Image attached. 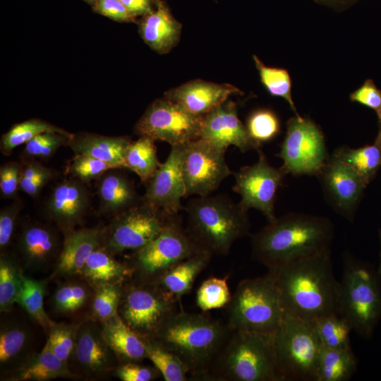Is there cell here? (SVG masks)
<instances>
[{"instance_id": "obj_1", "label": "cell", "mask_w": 381, "mask_h": 381, "mask_svg": "<svg viewBox=\"0 0 381 381\" xmlns=\"http://www.w3.org/2000/svg\"><path fill=\"white\" fill-rule=\"evenodd\" d=\"M286 313L312 321L338 313L339 282L331 248L269 270Z\"/></svg>"}, {"instance_id": "obj_2", "label": "cell", "mask_w": 381, "mask_h": 381, "mask_svg": "<svg viewBox=\"0 0 381 381\" xmlns=\"http://www.w3.org/2000/svg\"><path fill=\"white\" fill-rule=\"evenodd\" d=\"M333 237V224L327 218L290 212L252 236V253L271 270L330 249Z\"/></svg>"}, {"instance_id": "obj_3", "label": "cell", "mask_w": 381, "mask_h": 381, "mask_svg": "<svg viewBox=\"0 0 381 381\" xmlns=\"http://www.w3.org/2000/svg\"><path fill=\"white\" fill-rule=\"evenodd\" d=\"M230 329L210 317L177 310L154 337L174 353L190 377L206 380L208 371Z\"/></svg>"}, {"instance_id": "obj_4", "label": "cell", "mask_w": 381, "mask_h": 381, "mask_svg": "<svg viewBox=\"0 0 381 381\" xmlns=\"http://www.w3.org/2000/svg\"><path fill=\"white\" fill-rule=\"evenodd\" d=\"M186 230L203 250L226 255L232 244L249 234L248 211L225 195L198 196L190 200Z\"/></svg>"}, {"instance_id": "obj_5", "label": "cell", "mask_w": 381, "mask_h": 381, "mask_svg": "<svg viewBox=\"0 0 381 381\" xmlns=\"http://www.w3.org/2000/svg\"><path fill=\"white\" fill-rule=\"evenodd\" d=\"M206 380L282 381L273 334L230 329Z\"/></svg>"}, {"instance_id": "obj_6", "label": "cell", "mask_w": 381, "mask_h": 381, "mask_svg": "<svg viewBox=\"0 0 381 381\" xmlns=\"http://www.w3.org/2000/svg\"><path fill=\"white\" fill-rule=\"evenodd\" d=\"M226 307V325L231 330L274 334L285 313L279 289L269 272L240 282Z\"/></svg>"}, {"instance_id": "obj_7", "label": "cell", "mask_w": 381, "mask_h": 381, "mask_svg": "<svg viewBox=\"0 0 381 381\" xmlns=\"http://www.w3.org/2000/svg\"><path fill=\"white\" fill-rule=\"evenodd\" d=\"M339 283L338 313L358 334L370 337L381 318L377 276L366 265L346 255Z\"/></svg>"}, {"instance_id": "obj_8", "label": "cell", "mask_w": 381, "mask_h": 381, "mask_svg": "<svg viewBox=\"0 0 381 381\" xmlns=\"http://www.w3.org/2000/svg\"><path fill=\"white\" fill-rule=\"evenodd\" d=\"M273 343L282 381H315L322 346L310 321L285 312Z\"/></svg>"}, {"instance_id": "obj_9", "label": "cell", "mask_w": 381, "mask_h": 381, "mask_svg": "<svg viewBox=\"0 0 381 381\" xmlns=\"http://www.w3.org/2000/svg\"><path fill=\"white\" fill-rule=\"evenodd\" d=\"M203 250L183 226L179 214H169L165 224L152 241L133 251L126 262L133 277L154 282L171 267Z\"/></svg>"}, {"instance_id": "obj_10", "label": "cell", "mask_w": 381, "mask_h": 381, "mask_svg": "<svg viewBox=\"0 0 381 381\" xmlns=\"http://www.w3.org/2000/svg\"><path fill=\"white\" fill-rule=\"evenodd\" d=\"M179 301L157 284L132 277L123 284L118 313L141 337H154Z\"/></svg>"}, {"instance_id": "obj_11", "label": "cell", "mask_w": 381, "mask_h": 381, "mask_svg": "<svg viewBox=\"0 0 381 381\" xmlns=\"http://www.w3.org/2000/svg\"><path fill=\"white\" fill-rule=\"evenodd\" d=\"M285 173L298 176H317L328 158L323 133L311 120L301 116L291 118L277 155Z\"/></svg>"}, {"instance_id": "obj_12", "label": "cell", "mask_w": 381, "mask_h": 381, "mask_svg": "<svg viewBox=\"0 0 381 381\" xmlns=\"http://www.w3.org/2000/svg\"><path fill=\"white\" fill-rule=\"evenodd\" d=\"M168 215L141 202L102 228L100 246L114 255L139 250L158 236Z\"/></svg>"}, {"instance_id": "obj_13", "label": "cell", "mask_w": 381, "mask_h": 381, "mask_svg": "<svg viewBox=\"0 0 381 381\" xmlns=\"http://www.w3.org/2000/svg\"><path fill=\"white\" fill-rule=\"evenodd\" d=\"M202 116L164 98L155 100L138 121L134 131L140 136L183 145L200 138Z\"/></svg>"}, {"instance_id": "obj_14", "label": "cell", "mask_w": 381, "mask_h": 381, "mask_svg": "<svg viewBox=\"0 0 381 381\" xmlns=\"http://www.w3.org/2000/svg\"><path fill=\"white\" fill-rule=\"evenodd\" d=\"M181 170L186 197L209 195L231 174L225 152L202 138L183 145Z\"/></svg>"}, {"instance_id": "obj_15", "label": "cell", "mask_w": 381, "mask_h": 381, "mask_svg": "<svg viewBox=\"0 0 381 381\" xmlns=\"http://www.w3.org/2000/svg\"><path fill=\"white\" fill-rule=\"evenodd\" d=\"M258 160L234 172L233 190L241 196L238 204L246 210H259L267 219L274 221L277 192L286 174L282 167L270 165L265 155L258 149Z\"/></svg>"}, {"instance_id": "obj_16", "label": "cell", "mask_w": 381, "mask_h": 381, "mask_svg": "<svg viewBox=\"0 0 381 381\" xmlns=\"http://www.w3.org/2000/svg\"><path fill=\"white\" fill-rule=\"evenodd\" d=\"M119 363L103 336L101 323L87 316L78 322L75 346L68 362L76 380H104L113 375Z\"/></svg>"}, {"instance_id": "obj_17", "label": "cell", "mask_w": 381, "mask_h": 381, "mask_svg": "<svg viewBox=\"0 0 381 381\" xmlns=\"http://www.w3.org/2000/svg\"><path fill=\"white\" fill-rule=\"evenodd\" d=\"M183 145L171 146L166 161L146 183V191L141 198L142 202L167 214H179L185 207L181 204L186 192L181 170Z\"/></svg>"}, {"instance_id": "obj_18", "label": "cell", "mask_w": 381, "mask_h": 381, "mask_svg": "<svg viewBox=\"0 0 381 381\" xmlns=\"http://www.w3.org/2000/svg\"><path fill=\"white\" fill-rule=\"evenodd\" d=\"M325 196L339 214L353 219L367 185L349 166L333 155L318 174Z\"/></svg>"}, {"instance_id": "obj_19", "label": "cell", "mask_w": 381, "mask_h": 381, "mask_svg": "<svg viewBox=\"0 0 381 381\" xmlns=\"http://www.w3.org/2000/svg\"><path fill=\"white\" fill-rule=\"evenodd\" d=\"M57 229L35 222L23 224L17 242L23 270L42 272L54 269L63 245Z\"/></svg>"}, {"instance_id": "obj_20", "label": "cell", "mask_w": 381, "mask_h": 381, "mask_svg": "<svg viewBox=\"0 0 381 381\" xmlns=\"http://www.w3.org/2000/svg\"><path fill=\"white\" fill-rule=\"evenodd\" d=\"M200 138L224 152L231 145L242 152L260 149L239 119L236 104L232 101L226 100L202 116Z\"/></svg>"}, {"instance_id": "obj_21", "label": "cell", "mask_w": 381, "mask_h": 381, "mask_svg": "<svg viewBox=\"0 0 381 381\" xmlns=\"http://www.w3.org/2000/svg\"><path fill=\"white\" fill-rule=\"evenodd\" d=\"M90 193L84 182L75 178L54 186L46 202L45 211L64 233L81 224L90 205Z\"/></svg>"}, {"instance_id": "obj_22", "label": "cell", "mask_w": 381, "mask_h": 381, "mask_svg": "<svg viewBox=\"0 0 381 381\" xmlns=\"http://www.w3.org/2000/svg\"><path fill=\"white\" fill-rule=\"evenodd\" d=\"M242 94L238 87L229 83L195 80L169 90L164 95L193 114L202 116L231 95Z\"/></svg>"}, {"instance_id": "obj_23", "label": "cell", "mask_w": 381, "mask_h": 381, "mask_svg": "<svg viewBox=\"0 0 381 381\" xmlns=\"http://www.w3.org/2000/svg\"><path fill=\"white\" fill-rule=\"evenodd\" d=\"M33 341L32 329L26 321L14 315L1 320V379L20 368L36 353Z\"/></svg>"}, {"instance_id": "obj_24", "label": "cell", "mask_w": 381, "mask_h": 381, "mask_svg": "<svg viewBox=\"0 0 381 381\" xmlns=\"http://www.w3.org/2000/svg\"><path fill=\"white\" fill-rule=\"evenodd\" d=\"M102 227L64 232L63 245L50 279L79 276L90 255L100 246Z\"/></svg>"}, {"instance_id": "obj_25", "label": "cell", "mask_w": 381, "mask_h": 381, "mask_svg": "<svg viewBox=\"0 0 381 381\" xmlns=\"http://www.w3.org/2000/svg\"><path fill=\"white\" fill-rule=\"evenodd\" d=\"M139 32L151 49L163 54L170 52L178 43L181 24L162 1L157 0L156 9L143 17Z\"/></svg>"}, {"instance_id": "obj_26", "label": "cell", "mask_w": 381, "mask_h": 381, "mask_svg": "<svg viewBox=\"0 0 381 381\" xmlns=\"http://www.w3.org/2000/svg\"><path fill=\"white\" fill-rule=\"evenodd\" d=\"M131 140L128 137H110L95 133L72 134L68 145L75 155H87L118 169L126 168V150Z\"/></svg>"}, {"instance_id": "obj_27", "label": "cell", "mask_w": 381, "mask_h": 381, "mask_svg": "<svg viewBox=\"0 0 381 381\" xmlns=\"http://www.w3.org/2000/svg\"><path fill=\"white\" fill-rule=\"evenodd\" d=\"M99 246L88 257L79 274L93 289L106 284H123L133 277L131 267Z\"/></svg>"}, {"instance_id": "obj_28", "label": "cell", "mask_w": 381, "mask_h": 381, "mask_svg": "<svg viewBox=\"0 0 381 381\" xmlns=\"http://www.w3.org/2000/svg\"><path fill=\"white\" fill-rule=\"evenodd\" d=\"M56 378L76 380L68 364L59 358L46 341L40 352H36L20 368L1 380L48 381Z\"/></svg>"}, {"instance_id": "obj_29", "label": "cell", "mask_w": 381, "mask_h": 381, "mask_svg": "<svg viewBox=\"0 0 381 381\" xmlns=\"http://www.w3.org/2000/svg\"><path fill=\"white\" fill-rule=\"evenodd\" d=\"M111 170L98 179L97 195L102 210L116 215L139 205L141 199L125 174Z\"/></svg>"}, {"instance_id": "obj_30", "label": "cell", "mask_w": 381, "mask_h": 381, "mask_svg": "<svg viewBox=\"0 0 381 381\" xmlns=\"http://www.w3.org/2000/svg\"><path fill=\"white\" fill-rule=\"evenodd\" d=\"M103 336L119 363H141L146 358L144 341L119 313L101 323Z\"/></svg>"}, {"instance_id": "obj_31", "label": "cell", "mask_w": 381, "mask_h": 381, "mask_svg": "<svg viewBox=\"0 0 381 381\" xmlns=\"http://www.w3.org/2000/svg\"><path fill=\"white\" fill-rule=\"evenodd\" d=\"M212 256L208 251L190 256L171 267L154 282L180 301L182 296L190 291L195 280L207 267Z\"/></svg>"}, {"instance_id": "obj_32", "label": "cell", "mask_w": 381, "mask_h": 381, "mask_svg": "<svg viewBox=\"0 0 381 381\" xmlns=\"http://www.w3.org/2000/svg\"><path fill=\"white\" fill-rule=\"evenodd\" d=\"M56 287L51 297V306L54 313L71 316L88 308L94 289L80 276L64 278Z\"/></svg>"}, {"instance_id": "obj_33", "label": "cell", "mask_w": 381, "mask_h": 381, "mask_svg": "<svg viewBox=\"0 0 381 381\" xmlns=\"http://www.w3.org/2000/svg\"><path fill=\"white\" fill-rule=\"evenodd\" d=\"M357 361L351 348L323 347L320 355L315 381H346L356 372Z\"/></svg>"}, {"instance_id": "obj_34", "label": "cell", "mask_w": 381, "mask_h": 381, "mask_svg": "<svg viewBox=\"0 0 381 381\" xmlns=\"http://www.w3.org/2000/svg\"><path fill=\"white\" fill-rule=\"evenodd\" d=\"M332 155L349 166L366 185L381 168V148L377 138L373 144L358 148L341 147Z\"/></svg>"}, {"instance_id": "obj_35", "label": "cell", "mask_w": 381, "mask_h": 381, "mask_svg": "<svg viewBox=\"0 0 381 381\" xmlns=\"http://www.w3.org/2000/svg\"><path fill=\"white\" fill-rule=\"evenodd\" d=\"M153 139L140 136L131 141L125 154L126 168L135 173L141 181L146 183L161 165Z\"/></svg>"}, {"instance_id": "obj_36", "label": "cell", "mask_w": 381, "mask_h": 381, "mask_svg": "<svg viewBox=\"0 0 381 381\" xmlns=\"http://www.w3.org/2000/svg\"><path fill=\"white\" fill-rule=\"evenodd\" d=\"M47 282V280H37L24 274L16 303L47 332L54 321L49 317L44 308Z\"/></svg>"}, {"instance_id": "obj_37", "label": "cell", "mask_w": 381, "mask_h": 381, "mask_svg": "<svg viewBox=\"0 0 381 381\" xmlns=\"http://www.w3.org/2000/svg\"><path fill=\"white\" fill-rule=\"evenodd\" d=\"M146 358L159 371L165 381L190 380L188 370L181 359L154 337H142Z\"/></svg>"}, {"instance_id": "obj_38", "label": "cell", "mask_w": 381, "mask_h": 381, "mask_svg": "<svg viewBox=\"0 0 381 381\" xmlns=\"http://www.w3.org/2000/svg\"><path fill=\"white\" fill-rule=\"evenodd\" d=\"M323 347L329 349L351 348L350 334L352 326L338 313H333L310 321Z\"/></svg>"}, {"instance_id": "obj_39", "label": "cell", "mask_w": 381, "mask_h": 381, "mask_svg": "<svg viewBox=\"0 0 381 381\" xmlns=\"http://www.w3.org/2000/svg\"><path fill=\"white\" fill-rule=\"evenodd\" d=\"M23 267L14 256L2 253L0 258V310L10 311L16 303L24 276Z\"/></svg>"}, {"instance_id": "obj_40", "label": "cell", "mask_w": 381, "mask_h": 381, "mask_svg": "<svg viewBox=\"0 0 381 381\" xmlns=\"http://www.w3.org/2000/svg\"><path fill=\"white\" fill-rule=\"evenodd\" d=\"M253 58L261 83L267 92L272 96L283 98L296 116H300L292 99L291 80L289 72L284 68L265 66L255 55H253Z\"/></svg>"}, {"instance_id": "obj_41", "label": "cell", "mask_w": 381, "mask_h": 381, "mask_svg": "<svg viewBox=\"0 0 381 381\" xmlns=\"http://www.w3.org/2000/svg\"><path fill=\"white\" fill-rule=\"evenodd\" d=\"M46 131H66L40 119H30L14 125L2 135L1 151L4 155H10L19 145L26 144L40 133Z\"/></svg>"}, {"instance_id": "obj_42", "label": "cell", "mask_w": 381, "mask_h": 381, "mask_svg": "<svg viewBox=\"0 0 381 381\" xmlns=\"http://www.w3.org/2000/svg\"><path fill=\"white\" fill-rule=\"evenodd\" d=\"M123 284H106L95 288L87 317L102 323L117 314Z\"/></svg>"}, {"instance_id": "obj_43", "label": "cell", "mask_w": 381, "mask_h": 381, "mask_svg": "<svg viewBox=\"0 0 381 381\" xmlns=\"http://www.w3.org/2000/svg\"><path fill=\"white\" fill-rule=\"evenodd\" d=\"M226 279L211 277L202 282L196 294L197 306L202 311L227 306L232 295Z\"/></svg>"}, {"instance_id": "obj_44", "label": "cell", "mask_w": 381, "mask_h": 381, "mask_svg": "<svg viewBox=\"0 0 381 381\" xmlns=\"http://www.w3.org/2000/svg\"><path fill=\"white\" fill-rule=\"evenodd\" d=\"M246 126L250 138L260 147L275 138L280 131V123L276 114L265 109L251 113Z\"/></svg>"}, {"instance_id": "obj_45", "label": "cell", "mask_w": 381, "mask_h": 381, "mask_svg": "<svg viewBox=\"0 0 381 381\" xmlns=\"http://www.w3.org/2000/svg\"><path fill=\"white\" fill-rule=\"evenodd\" d=\"M78 323L55 322L47 331L52 351L64 362L68 364L76 342Z\"/></svg>"}, {"instance_id": "obj_46", "label": "cell", "mask_w": 381, "mask_h": 381, "mask_svg": "<svg viewBox=\"0 0 381 381\" xmlns=\"http://www.w3.org/2000/svg\"><path fill=\"white\" fill-rule=\"evenodd\" d=\"M72 134L66 131H46L38 134L25 144L24 153L32 158L47 159L59 148L68 145Z\"/></svg>"}, {"instance_id": "obj_47", "label": "cell", "mask_w": 381, "mask_h": 381, "mask_svg": "<svg viewBox=\"0 0 381 381\" xmlns=\"http://www.w3.org/2000/svg\"><path fill=\"white\" fill-rule=\"evenodd\" d=\"M116 166L87 155H75L68 167L70 174L83 182L99 179Z\"/></svg>"}, {"instance_id": "obj_48", "label": "cell", "mask_w": 381, "mask_h": 381, "mask_svg": "<svg viewBox=\"0 0 381 381\" xmlns=\"http://www.w3.org/2000/svg\"><path fill=\"white\" fill-rule=\"evenodd\" d=\"M114 376L122 381H151L161 375L155 366L141 365L140 363H119L113 372Z\"/></svg>"}, {"instance_id": "obj_49", "label": "cell", "mask_w": 381, "mask_h": 381, "mask_svg": "<svg viewBox=\"0 0 381 381\" xmlns=\"http://www.w3.org/2000/svg\"><path fill=\"white\" fill-rule=\"evenodd\" d=\"M351 101L373 109L381 121V90L373 80L368 79L349 96Z\"/></svg>"}, {"instance_id": "obj_50", "label": "cell", "mask_w": 381, "mask_h": 381, "mask_svg": "<svg viewBox=\"0 0 381 381\" xmlns=\"http://www.w3.org/2000/svg\"><path fill=\"white\" fill-rule=\"evenodd\" d=\"M23 167L16 162H8L0 168V190L3 198H13L19 189Z\"/></svg>"}, {"instance_id": "obj_51", "label": "cell", "mask_w": 381, "mask_h": 381, "mask_svg": "<svg viewBox=\"0 0 381 381\" xmlns=\"http://www.w3.org/2000/svg\"><path fill=\"white\" fill-rule=\"evenodd\" d=\"M20 209V202L15 201L1 208L0 211V248L1 251L9 245L11 241Z\"/></svg>"}, {"instance_id": "obj_52", "label": "cell", "mask_w": 381, "mask_h": 381, "mask_svg": "<svg viewBox=\"0 0 381 381\" xmlns=\"http://www.w3.org/2000/svg\"><path fill=\"white\" fill-rule=\"evenodd\" d=\"M95 11L106 17L119 22H134L133 16L121 0H97L94 4Z\"/></svg>"}, {"instance_id": "obj_53", "label": "cell", "mask_w": 381, "mask_h": 381, "mask_svg": "<svg viewBox=\"0 0 381 381\" xmlns=\"http://www.w3.org/2000/svg\"><path fill=\"white\" fill-rule=\"evenodd\" d=\"M54 172L48 167L44 168L28 183L20 189L30 196L37 195L44 185L53 177Z\"/></svg>"}, {"instance_id": "obj_54", "label": "cell", "mask_w": 381, "mask_h": 381, "mask_svg": "<svg viewBox=\"0 0 381 381\" xmlns=\"http://www.w3.org/2000/svg\"><path fill=\"white\" fill-rule=\"evenodd\" d=\"M128 12L134 17L146 16L154 9L152 0H121Z\"/></svg>"}, {"instance_id": "obj_55", "label": "cell", "mask_w": 381, "mask_h": 381, "mask_svg": "<svg viewBox=\"0 0 381 381\" xmlns=\"http://www.w3.org/2000/svg\"><path fill=\"white\" fill-rule=\"evenodd\" d=\"M315 1L328 6L341 8L349 6L356 0H314Z\"/></svg>"}, {"instance_id": "obj_56", "label": "cell", "mask_w": 381, "mask_h": 381, "mask_svg": "<svg viewBox=\"0 0 381 381\" xmlns=\"http://www.w3.org/2000/svg\"><path fill=\"white\" fill-rule=\"evenodd\" d=\"M379 124H380V128H379L378 133L376 138L377 139L380 143V148H381V121L379 122Z\"/></svg>"}, {"instance_id": "obj_57", "label": "cell", "mask_w": 381, "mask_h": 381, "mask_svg": "<svg viewBox=\"0 0 381 381\" xmlns=\"http://www.w3.org/2000/svg\"><path fill=\"white\" fill-rule=\"evenodd\" d=\"M380 244H381V231H380ZM377 274H378L379 276H381V250H380V264H379Z\"/></svg>"}, {"instance_id": "obj_58", "label": "cell", "mask_w": 381, "mask_h": 381, "mask_svg": "<svg viewBox=\"0 0 381 381\" xmlns=\"http://www.w3.org/2000/svg\"><path fill=\"white\" fill-rule=\"evenodd\" d=\"M87 2H89V3H93L95 4V3L97 1V0H85Z\"/></svg>"}]
</instances>
